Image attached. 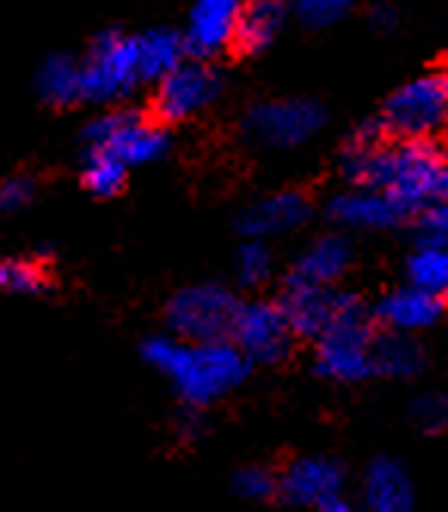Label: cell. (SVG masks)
<instances>
[{
  "instance_id": "1",
  "label": "cell",
  "mask_w": 448,
  "mask_h": 512,
  "mask_svg": "<svg viewBox=\"0 0 448 512\" xmlns=\"http://www.w3.org/2000/svg\"><path fill=\"white\" fill-rule=\"evenodd\" d=\"M381 120H369L350 135L341 172L350 188L387 194L402 212H424L448 194V157L433 138L384 145Z\"/></svg>"
},
{
  "instance_id": "2",
  "label": "cell",
  "mask_w": 448,
  "mask_h": 512,
  "mask_svg": "<svg viewBox=\"0 0 448 512\" xmlns=\"http://www.w3.org/2000/svg\"><path fill=\"white\" fill-rule=\"evenodd\" d=\"M142 356L163 378H169L178 399L191 408H206L215 399L228 396L249 375L246 356L228 341L188 344L160 335L145 341Z\"/></svg>"
},
{
  "instance_id": "3",
  "label": "cell",
  "mask_w": 448,
  "mask_h": 512,
  "mask_svg": "<svg viewBox=\"0 0 448 512\" xmlns=\"http://www.w3.org/2000/svg\"><path fill=\"white\" fill-rule=\"evenodd\" d=\"M372 319L360 298L344 295L338 298L335 319L329 329L317 338V371L335 384H356L372 375Z\"/></svg>"
},
{
  "instance_id": "4",
  "label": "cell",
  "mask_w": 448,
  "mask_h": 512,
  "mask_svg": "<svg viewBox=\"0 0 448 512\" xmlns=\"http://www.w3.org/2000/svg\"><path fill=\"white\" fill-rule=\"evenodd\" d=\"M83 74V102H120L136 92L142 83L139 71V43L123 31H102L86 59L80 62Z\"/></svg>"
},
{
  "instance_id": "5",
  "label": "cell",
  "mask_w": 448,
  "mask_h": 512,
  "mask_svg": "<svg viewBox=\"0 0 448 512\" xmlns=\"http://www.w3.org/2000/svg\"><path fill=\"white\" fill-rule=\"evenodd\" d=\"M83 145L86 151H105L117 157L129 169L160 160L169 148V135L163 126L145 120L139 111H111L86 123Z\"/></svg>"
},
{
  "instance_id": "6",
  "label": "cell",
  "mask_w": 448,
  "mask_h": 512,
  "mask_svg": "<svg viewBox=\"0 0 448 512\" xmlns=\"http://www.w3.org/2000/svg\"><path fill=\"white\" fill-rule=\"evenodd\" d=\"M448 123V89L439 74H421L402 83L384 105L381 126L399 142L433 138Z\"/></svg>"
},
{
  "instance_id": "7",
  "label": "cell",
  "mask_w": 448,
  "mask_h": 512,
  "mask_svg": "<svg viewBox=\"0 0 448 512\" xmlns=\"http://www.w3.org/2000/svg\"><path fill=\"white\" fill-rule=\"evenodd\" d=\"M237 310V298L224 286H191L169 301L166 325L178 341L215 344L231 335Z\"/></svg>"
},
{
  "instance_id": "8",
  "label": "cell",
  "mask_w": 448,
  "mask_h": 512,
  "mask_svg": "<svg viewBox=\"0 0 448 512\" xmlns=\"http://www.w3.org/2000/svg\"><path fill=\"white\" fill-rule=\"evenodd\" d=\"M326 123V111L310 99H271L249 108L243 132L261 148H298Z\"/></svg>"
},
{
  "instance_id": "9",
  "label": "cell",
  "mask_w": 448,
  "mask_h": 512,
  "mask_svg": "<svg viewBox=\"0 0 448 512\" xmlns=\"http://www.w3.org/2000/svg\"><path fill=\"white\" fill-rule=\"evenodd\" d=\"M221 92V74L203 59H185L169 71L154 92V117L160 123H182L209 108Z\"/></svg>"
},
{
  "instance_id": "10",
  "label": "cell",
  "mask_w": 448,
  "mask_h": 512,
  "mask_svg": "<svg viewBox=\"0 0 448 512\" xmlns=\"http://www.w3.org/2000/svg\"><path fill=\"white\" fill-rule=\"evenodd\" d=\"M231 338H234V347L246 356V362L271 365V362L286 359L295 335L289 329L280 304L249 301V304H240L234 316Z\"/></svg>"
},
{
  "instance_id": "11",
  "label": "cell",
  "mask_w": 448,
  "mask_h": 512,
  "mask_svg": "<svg viewBox=\"0 0 448 512\" xmlns=\"http://www.w3.org/2000/svg\"><path fill=\"white\" fill-rule=\"evenodd\" d=\"M240 10L243 0H197L188 16V28L182 34L185 53L191 59L209 62L212 56L234 46Z\"/></svg>"
},
{
  "instance_id": "12",
  "label": "cell",
  "mask_w": 448,
  "mask_h": 512,
  "mask_svg": "<svg viewBox=\"0 0 448 512\" xmlns=\"http://www.w3.org/2000/svg\"><path fill=\"white\" fill-rule=\"evenodd\" d=\"M344 473L332 457H298L277 476V491L292 506H313L320 509L323 503L341 497Z\"/></svg>"
},
{
  "instance_id": "13",
  "label": "cell",
  "mask_w": 448,
  "mask_h": 512,
  "mask_svg": "<svg viewBox=\"0 0 448 512\" xmlns=\"http://www.w3.org/2000/svg\"><path fill=\"white\" fill-rule=\"evenodd\" d=\"M310 218V200L301 191H283L271 194L258 203H252L240 215V234L261 243L264 237H280L289 230H298Z\"/></svg>"
},
{
  "instance_id": "14",
  "label": "cell",
  "mask_w": 448,
  "mask_h": 512,
  "mask_svg": "<svg viewBox=\"0 0 448 512\" xmlns=\"http://www.w3.org/2000/svg\"><path fill=\"white\" fill-rule=\"evenodd\" d=\"M375 316L381 319V325L387 332L396 335H418L427 332L442 319V301L436 295H427L421 289L402 286L390 295L381 298V304L375 307Z\"/></svg>"
},
{
  "instance_id": "15",
  "label": "cell",
  "mask_w": 448,
  "mask_h": 512,
  "mask_svg": "<svg viewBox=\"0 0 448 512\" xmlns=\"http://www.w3.org/2000/svg\"><path fill=\"white\" fill-rule=\"evenodd\" d=\"M338 298H341V292H332V289L289 283V289L280 301V310H283L295 338L317 341L329 329V322L335 319Z\"/></svg>"
},
{
  "instance_id": "16",
  "label": "cell",
  "mask_w": 448,
  "mask_h": 512,
  "mask_svg": "<svg viewBox=\"0 0 448 512\" xmlns=\"http://www.w3.org/2000/svg\"><path fill=\"white\" fill-rule=\"evenodd\" d=\"M350 243L344 237L326 234L317 237L307 249L298 252L292 273H289V283L298 286H317V289H332V283L347 273L350 267Z\"/></svg>"
},
{
  "instance_id": "17",
  "label": "cell",
  "mask_w": 448,
  "mask_h": 512,
  "mask_svg": "<svg viewBox=\"0 0 448 512\" xmlns=\"http://www.w3.org/2000/svg\"><path fill=\"white\" fill-rule=\"evenodd\" d=\"M415 488L402 463L378 457L363 476V512H412Z\"/></svg>"
},
{
  "instance_id": "18",
  "label": "cell",
  "mask_w": 448,
  "mask_h": 512,
  "mask_svg": "<svg viewBox=\"0 0 448 512\" xmlns=\"http://www.w3.org/2000/svg\"><path fill=\"white\" fill-rule=\"evenodd\" d=\"M329 215L344 227H360V230H387L406 218V212H402L387 194L372 191V188L341 191L329 203Z\"/></svg>"
},
{
  "instance_id": "19",
  "label": "cell",
  "mask_w": 448,
  "mask_h": 512,
  "mask_svg": "<svg viewBox=\"0 0 448 512\" xmlns=\"http://www.w3.org/2000/svg\"><path fill=\"white\" fill-rule=\"evenodd\" d=\"M289 16L292 13L286 7V0H243L234 46L240 53H249V56L264 53L267 46L280 37Z\"/></svg>"
},
{
  "instance_id": "20",
  "label": "cell",
  "mask_w": 448,
  "mask_h": 512,
  "mask_svg": "<svg viewBox=\"0 0 448 512\" xmlns=\"http://www.w3.org/2000/svg\"><path fill=\"white\" fill-rule=\"evenodd\" d=\"M37 92H40V99L53 108H71L83 102L80 62L68 53H53L37 71Z\"/></svg>"
},
{
  "instance_id": "21",
  "label": "cell",
  "mask_w": 448,
  "mask_h": 512,
  "mask_svg": "<svg viewBox=\"0 0 448 512\" xmlns=\"http://www.w3.org/2000/svg\"><path fill=\"white\" fill-rule=\"evenodd\" d=\"M139 43V71L142 83H160L169 71L185 62V40L172 28H151L136 37Z\"/></svg>"
},
{
  "instance_id": "22",
  "label": "cell",
  "mask_w": 448,
  "mask_h": 512,
  "mask_svg": "<svg viewBox=\"0 0 448 512\" xmlns=\"http://www.w3.org/2000/svg\"><path fill=\"white\" fill-rule=\"evenodd\" d=\"M424 365V353L421 347L415 344V338L409 335H396V332H387V335H375V344H372V375H381V378H415Z\"/></svg>"
},
{
  "instance_id": "23",
  "label": "cell",
  "mask_w": 448,
  "mask_h": 512,
  "mask_svg": "<svg viewBox=\"0 0 448 512\" xmlns=\"http://www.w3.org/2000/svg\"><path fill=\"white\" fill-rule=\"evenodd\" d=\"M406 279L412 289L427 295L448 292V249L445 246H418L406 261Z\"/></svg>"
},
{
  "instance_id": "24",
  "label": "cell",
  "mask_w": 448,
  "mask_h": 512,
  "mask_svg": "<svg viewBox=\"0 0 448 512\" xmlns=\"http://www.w3.org/2000/svg\"><path fill=\"white\" fill-rule=\"evenodd\" d=\"M126 172L129 169L105 151L83 154V184H86V191L96 197H114L126 184Z\"/></svg>"
},
{
  "instance_id": "25",
  "label": "cell",
  "mask_w": 448,
  "mask_h": 512,
  "mask_svg": "<svg viewBox=\"0 0 448 512\" xmlns=\"http://www.w3.org/2000/svg\"><path fill=\"white\" fill-rule=\"evenodd\" d=\"M50 286L47 270L31 258H4L0 261V292L13 295H37Z\"/></svg>"
},
{
  "instance_id": "26",
  "label": "cell",
  "mask_w": 448,
  "mask_h": 512,
  "mask_svg": "<svg viewBox=\"0 0 448 512\" xmlns=\"http://www.w3.org/2000/svg\"><path fill=\"white\" fill-rule=\"evenodd\" d=\"M286 7L307 28H332L353 13L356 0H286Z\"/></svg>"
},
{
  "instance_id": "27",
  "label": "cell",
  "mask_w": 448,
  "mask_h": 512,
  "mask_svg": "<svg viewBox=\"0 0 448 512\" xmlns=\"http://www.w3.org/2000/svg\"><path fill=\"white\" fill-rule=\"evenodd\" d=\"M234 267H237V279H240L243 286H261V283H267V279H271V273H274V258H271V252H267L261 243L249 240V243L237 252Z\"/></svg>"
},
{
  "instance_id": "28",
  "label": "cell",
  "mask_w": 448,
  "mask_h": 512,
  "mask_svg": "<svg viewBox=\"0 0 448 512\" xmlns=\"http://www.w3.org/2000/svg\"><path fill=\"white\" fill-rule=\"evenodd\" d=\"M412 421L424 433H439L448 427V399L442 393H424L412 402Z\"/></svg>"
},
{
  "instance_id": "29",
  "label": "cell",
  "mask_w": 448,
  "mask_h": 512,
  "mask_svg": "<svg viewBox=\"0 0 448 512\" xmlns=\"http://www.w3.org/2000/svg\"><path fill=\"white\" fill-rule=\"evenodd\" d=\"M234 491L243 500H267L271 494H277V476L267 467H243L234 476Z\"/></svg>"
},
{
  "instance_id": "30",
  "label": "cell",
  "mask_w": 448,
  "mask_h": 512,
  "mask_svg": "<svg viewBox=\"0 0 448 512\" xmlns=\"http://www.w3.org/2000/svg\"><path fill=\"white\" fill-rule=\"evenodd\" d=\"M37 194V181L31 175H10L0 181V212L10 215L25 209Z\"/></svg>"
},
{
  "instance_id": "31",
  "label": "cell",
  "mask_w": 448,
  "mask_h": 512,
  "mask_svg": "<svg viewBox=\"0 0 448 512\" xmlns=\"http://www.w3.org/2000/svg\"><path fill=\"white\" fill-rule=\"evenodd\" d=\"M418 234H421V246H445L448 249V203H436V206L424 209Z\"/></svg>"
},
{
  "instance_id": "32",
  "label": "cell",
  "mask_w": 448,
  "mask_h": 512,
  "mask_svg": "<svg viewBox=\"0 0 448 512\" xmlns=\"http://www.w3.org/2000/svg\"><path fill=\"white\" fill-rule=\"evenodd\" d=\"M372 25L378 31H393L396 28V10L393 7H375L372 10Z\"/></svg>"
},
{
  "instance_id": "33",
  "label": "cell",
  "mask_w": 448,
  "mask_h": 512,
  "mask_svg": "<svg viewBox=\"0 0 448 512\" xmlns=\"http://www.w3.org/2000/svg\"><path fill=\"white\" fill-rule=\"evenodd\" d=\"M317 512H360V509H353L344 497H335V500H329V503H323Z\"/></svg>"
},
{
  "instance_id": "34",
  "label": "cell",
  "mask_w": 448,
  "mask_h": 512,
  "mask_svg": "<svg viewBox=\"0 0 448 512\" xmlns=\"http://www.w3.org/2000/svg\"><path fill=\"white\" fill-rule=\"evenodd\" d=\"M439 77H442V83H445V89H448V65L442 68V74H439Z\"/></svg>"
}]
</instances>
